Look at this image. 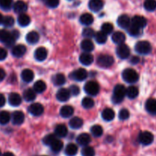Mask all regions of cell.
<instances>
[{
  "label": "cell",
  "instance_id": "1",
  "mask_svg": "<svg viewBox=\"0 0 156 156\" xmlns=\"http://www.w3.org/2000/svg\"><path fill=\"white\" fill-rule=\"evenodd\" d=\"M126 95V88L123 85H117L114 88L112 101L114 104H120Z\"/></svg>",
  "mask_w": 156,
  "mask_h": 156
},
{
  "label": "cell",
  "instance_id": "2",
  "mask_svg": "<svg viewBox=\"0 0 156 156\" xmlns=\"http://www.w3.org/2000/svg\"><path fill=\"white\" fill-rule=\"evenodd\" d=\"M122 77L125 82L129 84L135 83L139 80V74L133 69H125L122 73Z\"/></svg>",
  "mask_w": 156,
  "mask_h": 156
},
{
  "label": "cell",
  "instance_id": "3",
  "mask_svg": "<svg viewBox=\"0 0 156 156\" xmlns=\"http://www.w3.org/2000/svg\"><path fill=\"white\" fill-rule=\"evenodd\" d=\"M15 41L16 39L12 36L11 32L8 31L7 30H0V41L4 43L6 47H12L15 44Z\"/></svg>",
  "mask_w": 156,
  "mask_h": 156
},
{
  "label": "cell",
  "instance_id": "4",
  "mask_svg": "<svg viewBox=\"0 0 156 156\" xmlns=\"http://www.w3.org/2000/svg\"><path fill=\"white\" fill-rule=\"evenodd\" d=\"M135 50L140 54H149L152 51V46L150 43L146 41H139L135 46Z\"/></svg>",
  "mask_w": 156,
  "mask_h": 156
},
{
  "label": "cell",
  "instance_id": "5",
  "mask_svg": "<svg viewBox=\"0 0 156 156\" xmlns=\"http://www.w3.org/2000/svg\"><path fill=\"white\" fill-rule=\"evenodd\" d=\"M98 65L102 68H109L114 64V59L113 56L108 54H101L98 57Z\"/></svg>",
  "mask_w": 156,
  "mask_h": 156
},
{
  "label": "cell",
  "instance_id": "6",
  "mask_svg": "<svg viewBox=\"0 0 156 156\" xmlns=\"http://www.w3.org/2000/svg\"><path fill=\"white\" fill-rule=\"evenodd\" d=\"M84 91L86 94L90 96L97 95L100 91V87L99 85L94 81H90L88 82L84 86Z\"/></svg>",
  "mask_w": 156,
  "mask_h": 156
},
{
  "label": "cell",
  "instance_id": "7",
  "mask_svg": "<svg viewBox=\"0 0 156 156\" xmlns=\"http://www.w3.org/2000/svg\"><path fill=\"white\" fill-rule=\"evenodd\" d=\"M138 140L142 145L149 146V145L152 144L153 142L154 136L152 133L149 132V131H143L140 133Z\"/></svg>",
  "mask_w": 156,
  "mask_h": 156
},
{
  "label": "cell",
  "instance_id": "8",
  "mask_svg": "<svg viewBox=\"0 0 156 156\" xmlns=\"http://www.w3.org/2000/svg\"><path fill=\"white\" fill-rule=\"evenodd\" d=\"M116 52H117V56L122 59H127L129 57V54H130V50H129V47L124 44L119 45L117 47Z\"/></svg>",
  "mask_w": 156,
  "mask_h": 156
},
{
  "label": "cell",
  "instance_id": "9",
  "mask_svg": "<svg viewBox=\"0 0 156 156\" xmlns=\"http://www.w3.org/2000/svg\"><path fill=\"white\" fill-rule=\"evenodd\" d=\"M70 77L76 81L82 82V81L87 79V77H88V73H87V71L85 69L81 68L79 69H76V71L72 73V74L70 75Z\"/></svg>",
  "mask_w": 156,
  "mask_h": 156
},
{
  "label": "cell",
  "instance_id": "10",
  "mask_svg": "<svg viewBox=\"0 0 156 156\" xmlns=\"http://www.w3.org/2000/svg\"><path fill=\"white\" fill-rule=\"evenodd\" d=\"M147 24V21L146 18L140 15H136L131 20V25L136 27L140 29H143Z\"/></svg>",
  "mask_w": 156,
  "mask_h": 156
},
{
  "label": "cell",
  "instance_id": "11",
  "mask_svg": "<svg viewBox=\"0 0 156 156\" xmlns=\"http://www.w3.org/2000/svg\"><path fill=\"white\" fill-rule=\"evenodd\" d=\"M28 111L33 116H41L44 113V107L40 103H34L30 105L28 108Z\"/></svg>",
  "mask_w": 156,
  "mask_h": 156
},
{
  "label": "cell",
  "instance_id": "12",
  "mask_svg": "<svg viewBox=\"0 0 156 156\" xmlns=\"http://www.w3.org/2000/svg\"><path fill=\"white\" fill-rule=\"evenodd\" d=\"M117 24L123 29H128L131 25V20L126 15H122L117 19Z\"/></svg>",
  "mask_w": 156,
  "mask_h": 156
},
{
  "label": "cell",
  "instance_id": "13",
  "mask_svg": "<svg viewBox=\"0 0 156 156\" xmlns=\"http://www.w3.org/2000/svg\"><path fill=\"white\" fill-rule=\"evenodd\" d=\"M47 54H48V53H47V50L45 47H38L34 52V58L36 60L42 62L47 59Z\"/></svg>",
  "mask_w": 156,
  "mask_h": 156
},
{
  "label": "cell",
  "instance_id": "14",
  "mask_svg": "<svg viewBox=\"0 0 156 156\" xmlns=\"http://www.w3.org/2000/svg\"><path fill=\"white\" fill-rule=\"evenodd\" d=\"M24 121V114L21 111H17L12 113V122L14 125H21Z\"/></svg>",
  "mask_w": 156,
  "mask_h": 156
},
{
  "label": "cell",
  "instance_id": "15",
  "mask_svg": "<svg viewBox=\"0 0 156 156\" xmlns=\"http://www.w3.org/2000/svg\"><path fill=\"white\" fill-rule=\"evenodd\" d=\"M70 95H71V93H70L69 90L66 89V88H61L56 93V98L59 101L65 102L69 99Z\"/></svg>",
  "mask_w": 156,
  "mask_h": 156
},
{
  "label": "cell",
  "instance_id": "16",
  "mask_svg": "<svg viewBox=\"0 0 156 156\" xmlns=\"http://www.w3.org/2000/svg\"><path fill=\"white\" fill-rule=\"evenodd\" d=\"M26 53V47L25 46L22 44H18V45L12 47V53L15 57L20 58L24 56Z\"/></svg>",
  "mask_w": 156,
  "mask_h": 156
},
{
  "label": "cell",
  "instance_id": "17",
  "mask_svg": "<svg viewBox=\"0 0 156 156\" xmlns=\"http://www.w3.org/2000/svg\"><path fill=\"white\" fill-rule=\"evenodd\" d=\"M104 2L102 0H90L88 7L91 11L94 12H99L103 8Z\"/></svg>",
  "mask_w": 156,
  "mask_h": 156
},
{
  "label": "cell",
  "instance_id": "18",
  "mask_svg": "<svg viewBox=\"0 0 156 156\" xmlns=\"http://www.w3.org/2000/svg\"><path fill=\"white\" fill-rule=\"evenodd\" d=\"M91 136L88 133H82L77 137L76 141L79 146H87L90 143H91Z\"/></svg>",
  "mask_w": 156,
  "mask_h": 156
},
{
  "label": "cell",
  "instance_id": "19",
  "mask_svg": "<svg viewBox=\"0 0 156 156\" xmlns=\"http://www.w3.org/2000/svg\"><path fill=\"white\" fill-rule=\"evenodd\" d=\"M9 103L13 107H18L21 103V97L18 93H11L9 96Z\"/></svg>",
  "mask_w": 156,
  "mask_h": 156
},
{
  "label": "cell",
  "instance_id": "20",
  "mask_svg": "<svg viewBox=\"0 0 156 156\" xmlns=\"http://www.w3.org/2000/svg\"><path fill=\"white\" fill-rule=\"evenodd\" d=\"M79 61L84 66H89L94 61V57L90 53H84L79 56Z\"/></svg>",
  "mask_w": 156,
  "mask_h": 156
},
{
  "label": "cell",
  "instance_id": "21",
  "mask_svg": "<svg viewBox=\"0 0 156 156\" xmlns=\"http://www.w3.org/2000/svg\"><path fill=\"white\" fill-rule=\"evenodd\" d=\"M13 9L16 13L24 14V12L27 10V5L24 2L19 0L14 4Z\"/></svg>",
  "mask_w": 156,
  "mask_h": 156
},
{
  "label": "cell",
  "instance_id": "22",
  "mask_svg": "<svg viewBox=\"0 0 156 156\" xmlns=\"http://www.w3.org/2000/svg\"><path fill=\"white\" fill-rule=\"evenodd\" d=\"M81 48L82 50L85 52V53H90L92 51L94 48V44L92 41L90 39H85L82 41L81 43Z\"/></svg>",
  "mask_w": 156,
  "mask_h": 156
},
{
  "label": "cell",
  "instance_id": "23",
  "mask_svg": "<svg viewBox=\"0 0 156 156\" xmlns=\"http://www.w3.org/2000/svg\"><path fill=\"white\" fill-rule=\"evenodd\" d=\"M21 77L22 80L25 82H30L33 81L34 77V74L33 71L28 69H26L22 71L21 74Z\"/></svg>",
  "mask_w": 156,
  "mask_h": 156
},
{
  "label": "cell",
  "instance_id": "24",
  "mask_svg": "<svg viewBox=\"0 0 156 156\" xmlns=\"http://www.w3.org/2000/svg\"><path fill=\"white\" fill-rule=\"evenodd\" d=\"M125 40H126L125 34L120 31L115 32V33H114V34L112 35V41L114 44L120 45V44H123V43H124Z\"/></svg>",
  "mask_w": 156,
  "mask_h": 156
},
{
  "label": "cell",
  "instance_id": "25",
  "mask_svg": "<svg viewBox=\"0 0 156 156\" xmlns=\"http://www.w3.org/2000/svg\"><path fill=\"white\" fill-rule=\"evenodd\" d=\"M40 39L39 34L36 31H30L26 36V41L30 44H35L38 42Z\"/></svg>",
  "mask_w": 156,
  "mask_h": 156
},
{
  "label": "cell",
  "instance_id": "26",
  "mask_svg": "<svg viewBox=\"0 0 156 156\" xmlns=\"http://www.w3.org/2000/svg\"><path fill=\"white\" fill-rule=\"evenodd\" d=\"M146 109L149 114H156V99L150 98L146 101Z\"/></svg>",
  "mask_w": 156,
  "mask_h": 156
},
{
  "label": "cell",
  "instance_id": "27",
  "mask_svg": "<svg viewBox=\"0 0 156 156\" xmlns=\"http://www.w3.org/2000/svg\"><path fill=\"white\" fill-rule=\"evenodd\" d=\"M73 113H74V109L73 107L69 106V105H65L60 109V115L63 118L70 117L71 116H73Z\"/></svg>",
  "mask_w": 156,
  "mask_h": 156
},
{
  "label": "cell",
  "instance_id": "28",
  "mask_svg": "<svg viewBox=\"0 0 156 156\" xmlns=\"http://www.w3.org/2000/svg\"><path fill=\"white\" fill-rule=\"evenodd\" d=\"M101 116L105 121H111L115 117V113L111 108H106L102 111Z\"/></svg>",
  "mask_w": 156,
  "mask_h": 156
},
{
  "label": "cell",
  "instance_id": "29",
  "mask_svg": "<svg viewBox=\"0 0 156 156\" xmlns=\"http://www.w3.org/2000/svg\"><path fill=\"white\" fill-rule=\"evenodd\" d=\"M23 98L26 101H33L36 98V92L31 88H27L23 93Z\"/></svg>",
  "mask_w": 156,
  "mask_h": 156
},
{
  "label": "cell",
  "instance_id": "30",
  "mask_svg": "<svg viewBox=\"0 0 156 156\" xmlns=\"http://www.w3.org/2000/svg\"><path fill=\"white\" fill-rule=\"evenodd\" d=\"M67 133H68V129L65 125L59 124L56 126L55 129V135L59 137H65L66 136Z\"/></svg>",
  "mask_w": 156,
  "mask_h": 156
},
{
  "label": "cell",
  "instance_id": "31",
  "mask_svg": "<svg viewBox=\"0 0 156 156\" xmlns=\"http://www.w3.org/2000/svg\"><path fill=\"white\" fill-rule=\"evenodd\" d=\"M82 125H83V120L80 117H73L69 121V126L73 129H79V128L82 127Z\"/></svg>",
  "mask_w": 156,
  "mask_h": 156
},
{
  "label": "cell",
  "instance_id": "32",
  "mask_svg": "<svg viewBox=\"0 0 156 156\" xmlns=\"http://www.w3.org/2000/svg\"><path fill=\"white\" fill-rule=\"evenodd\" d=\"M94 21V18L92 15L89 13H85L81 15L80 22L84 25H90Z\"/></svg>",
  "mask_w": 156,
  "mask_h": 156
},
{
  "label": "cell",
  "instance_id": "33",
  "mask_svg": "<svg viewBox=\"0 0 156 156\" xmlns=\"http://www.w3.org/2000/svg\"><path fill=\"white\" fill-rule=\"evenodd\" d=\"M18 23L21 27H26L30 23V18L26 14H21L18 18Z\"/></svg>",
  "mask_w": 156,
  "mask_h": 156
},
{
  "label": "cell",
  "instance_id": "34",
  "mask_svg": "<svg viewBox=\"0 0 156 156\" xmlns=\"http://www.w3.org/2000/svg\"><path fill=\"white\" fill-rule=\"evenodd\" d=\"M78 152V147L73 143H69L66 146L65 153L67 156H75Z\"/></svg>",
  "mask_w": 156,
  "mask_h": 156
},
{
  "label": "cell",
  "instance_id": "35",
  "mask_svg": "<svg viewBox=\"0 0 156 156\" xmlns=\"http://www.w3.org/2000/svg\"><path fill=\"white\" fill-rule=\"evenodd\" d=\"M47 88V85L42 80H38L34 85V90L36 93H42Z\"/></svg>",
  "mask_w": 156,
  "mask_h": 156
},
{
  "label": "cell",
  "instance_id": "36",
  "mask_svg": "<svg viewBox=\"0 0 156 156\" xmlns=\"http://www.w3.org/2000/svg\"><path fill=\"white\" fill-rule=\"evenodd\" d=\"M66 79L65 76L62 73H58V74L55 75L53 79V83L56 86H60V85H64L66 83Z\"/></svg>",
  "mask_w": 156,
  "mask_h": 156
},
{
  "label": "cell",
  "instance_id": "37",
  "mask_svg": "<svg viewBox=\"0 0 156 156\" xmlns=\"http://www.w3.org/2000/svg\"><path fill=\"white\" fill-rule=\"evenodd\" d=\"M139 89L136 86H129L126 89V95L129 98L133 99L138 96Z\"/></svg>",
  "mask_w": 156,
  "mask_h": 156
},
{
  "label": "cell",
  "instance_id": "38",
  "mask_svg": "<svg viewBox=\"0 0 156 156\" xmlns=\"http://www.w3.org/2000/svg\"><path fill=\"white\" fill-rule=\"evenodd\" d=\"M62 147H63V143L61 140L56 139L54 142L51 144L50 148H51L52 151L54 152H59L62 150Z\"/></svg>",
  "mask_w": 156,
  "mask_h": 156
},
{
  "label": "cell",
  "instance_id": "39",
  "mask_svg": "<svg viewBox=\"0 0 156 156\" xmlns=\"http://www.w3.org/2000/svg\"><path fill=\"white\" fill-rule=\"evenodd\" d=\"M11 115L7 111H1L0 112V124L5 125L10 121Z\"/></svg>",
  "mask_w": 156,
  "mask_h": 156
},
{
  "label": "cell",
  "instance_id": "40",
  "mask_svg": "<svg viewBox=\"0 0 156 156\" xmlns=\"http://www.w3.org/2000/svg\"><path fill=\"white\" fill-rule=\"evenodd\" d=\"M82 105L83 108H85V109H91V108H92L94 105V100L90 97L85 98L82 99Z\"/></svg>",
  "mask_w": 156,
  "mask_h": 156
},
{
  "label": "cell",
  "instance_id": "41",
  "mask_svg": "<svg viewBox=\"0 0 156 156\" xmlns=\"http://www.w3.org/2000/svg\"><path fill=\"white\" fill-rule=\"evenodd\" d=\"M91 133L94 136L100 137L103 134V128L100 125H94L91 128Z\"/></svg>",
  "mask_w": 156,
  "mask_h": 156
},
{
  "label": "cell",
  "instance_id": "42",
  "mask_svg": "<svg viewBox=\"0 0 156 156\" xmlns=\"http://www.w3.org/2000/svg\"><path fill=\"white\" fill-rule=\"evenodd\" d=\"M144 8L149 12H152L156 9V0H146L144 2Z\"/></svg>",
  "mask_w": 156,
  "mask_h": 156
},
{
  "label": "cell",
  "instance_id": "43",
  "mask_svg": "<svg viewBox=\"0 0 156 156\" xmlns=\"http://www.w3.org/2000/svg\"><path fill=\"white\" fill-rule=\"evenodd\" d=\"M95 40L97 41V43L100 44H105L107 41V34H105V33H103L102 31H98L95 34Z\"/></svg>",
  "mask_w": 156,
  "mask_h": 156
},
{
  "label": "cell",
  "instance_id": "44",
  "mask_svg": "<svg viewBox=\"0 0 156 156\" xmlns=\"http://www.w3.org/2000/svg\"><path fill=\"white\" fill-rule=\"evenodd\" d=\"M56 136L55 134H49L47 135L44 139H43V143L44 144L47 145V146H51L52 143L56 140Z\"/></svg>",
  "mask_w": 156,
  "mask_h": 156
},
{
  "label": "cell",
  "instance_id": "45",
  "mask_svg": "<svg viewBox=\"0 0 156 156\" xmlns=\"http://www.w3.org/2000/svg\"><path fill=\"white\" fill-rule=\"evenodd\" d=\"M82 156H94L95 155V151L94 148L91 146H85L82 150Z\"/></svg>",
  "mask_w": 156,
  "mask_h": 156
},
{
  "label": "cell",
  "instance_id": "46",
  "mask_svg": "<svg viewBox=\"0 0 156 156\" xmlns=\"http://www.w3.org/2000/svg\"><path fill=\"white\" fill-rule=\"evenodd\" d=\"M113 30H114V26L111 23L106 22L102 24L101 31L105 33V34H110L111 33H112Z\"/></svg>",
  "mask_w": 156,
  "mask_h": 156
},
{
  "label": "cell",
  "instance_id": "47",
  "mask_svg": "<svg viewBox=\"0 0 156 156\" xmlns=\"http://www.w3.org/2000/svg\"><path fill=\"white\" fill-rule=\"evenodd\" d=\"M12 6V0H0V8L2 10H10Z\"/></svg>",
  "mask_w": 156,
  "mask_h": 156
},
{
  "label": "cell",
  "instance_id": "48",
  "mask_svg": "<svg viewBox=\"0 0 156 156\" xmlns=\"http://www.w3.org/2000/svg\"><path fill=\"white\" fill-rule=\"evenodd\" d=\"M15 24V20L12 16H5L3 19L2 24L5 27H12Z\"/></svg>",
  "mask_w": 156,
  "mask_h": 156
},
{
  "label": "cell",
  "instance_id": "49",
  "mask_svg": "<svg viewBox=\"0 0 156 156\" xmlns=\"http://www.w3.org/2000/svg\"><path fill=\"white\" fill-rule=\"evenodd\" d=\"M127 30L129 34L133 37H137L141 34V29L138 28L136 27H134L133 25H130V27L127 29Z\"/></svg>",
  "mask_w": 156,
  "mask_h": 156
},
{
  "label": "cell",
  "instance_id": "50",
  "mask_svg": "<svg viewBox=\"0 0 156 156\" xmlns=\"http://www.w3.org/2000/svg\"><path fill=\"white\" fill-rule=\"evenodd\" d=\"M82 35H83L85 37H87L88 39H90V38L95 36V32H94V30H93V29L89 28V27H87V28H85L83 30H82Z\"/></svg>",
  "mask_w": 156,
  "mask_h": 156
},
{
  "label": "cell",
  "instance_id": "51",
  "mask_svg": "<svg viewBox=\"0 0 156 156\" xmlns=\"http://www.w3.org/2000/svg\"><path fill=\"white\" fill-rule=\"evenodd\" d=\"M129 117V112L127 109H122L119 112V118L121 120H126Z\"/></svg>",
  "mask_w": 156,
  "mask_h": 156
},
{
  "label": "cell",
  "instance_id": "52",
  "mask_svg": "<svg viewBox=\"0 0 156 156\" xmlns=\"http://www.w3.org/2000/svg\"><path fill=\"white\" fill-rule=\"evenodd\" d=\"M46 4L49 8L54 9L59 5V0H46Z\"/></svg>",
  "mask_w": 156,
  "mask_h": 156
},
{
  "label": "cell",
  "instance_id": "53",
  "mask_svg": "<svg viewBox=\"0 0 156 156\" xmlns=\"http://www.w3.org/2000/svg\"><path fill=\"white\" fill-rule=\"evenodd\" d=\"M69 91L71 93V94H73V96H76L80 93V88L79 86L76 85H73L69 87Z\"/></svg>",
  "mask_w": 156,
  "mask_h": 156
},
{
  "label": "cell",
  "instance_id": "54",
  "mask_svg": "<svg viewBox=\"0 0 156 156\" xmlns=\"http://www.w3.org/2000/svg\"><path fill=\"white\" fill-rule=\"evenodd\" d=\"M7 51L5 48H2V47H0V61H2L7 57Z\"/></svg>",
  "mask_w": 156,
  "mask_h": 156
},
{
  "label": "cell",
  "instance_id": "55",
  "mask_svg": "<svg viewBox=\"0 0 156 156\" xmlns=\"http://www.w3.org/2000/svg\"><path fill=\"white\" fill-rule=\"evenodd\" d=\"M5 104V98L2 94L0 93V108L3 107Z\"/></svg>",
  "mask_w": 156,
  "mask_h": 156
},
{
  "label": "cell",
  "instance_id": "56",
  "mask_svg": "<svg viewBox=\"0 0 156 156\" xmlns=\"http://www.w3.org/2000/svg\"><path fill=\"white\" fill-rule=\"evenodd\" d=\"M140 58L138 56H133L130 59V62L132 64H137L140 62Z\"/></svg>",
  "mask_w": 156,
  "mask_h": 156
},
{
  "label": "cell",
  "instance_id": "57",
  "mask_svg": "<svg viewBox=\"0 0 156 156\" xmlns=\"http://www.w3.org/2000/svg\"><path fill=\"white\" fill-rule=\"evenodd\" d=\"M5 72L4 69L0 68V82H2L5 79Z\"/></svg>",
  "mask_w": 156,
  "mask_h": 156
},
{
  "label": "cell",
  "instance_id": "58",
  "mask_svg": "<svg viewBox=\"0 0 156 156\" xmlns=\"http://www.w3.org/2000/svg\"><path fill=\"white\" fill-rule=\"evenodd\" d=\"M2 156H15L13 153H12V152H5L4 154H3Z\"/></svg>",
  "mask_w": 156,
  "mask_h": 156
},
{
  "label": "cell",
  "instance_id": "59",
  "mask_svg": "<svg viewBox=\"0 0 156 156\" xmlns=\"http://www.w3.org/2000/svg\"><path fill=\"white\" fill-rule=\"evenodd\" d=\"M3 19H4V17H3V15L0 13V24H2Z\"/></svg>",
  "mask_w": 156,
  "mask_h": 156
},
{
  "label": "cell",
  "instance_id": "60",
  "mask_svg": "<svg viewBox=\"0 0 156 156\" xmlns=\"http://www.w3.org/2000/svg\"><path fill=\"white\" fill-rule=\"evenodd\" d=\"M2 155V154H1V151H0V156Z\"/></svg>",
  "mask_w": 156,
  "mask_h": 156
},
{
  "label": "cell",
  "instance_id": "61",
  "mask_svg": "<svg viewBox=\"0 0 156 156\" xmlns=\"http://www.w3.org/2000/svg\"><path fill=\"white\" fill-rule=\"evenodd\" d=\"M69 1H72V0H69Z\"/></svg>",
  "mask_w": 156,
  "mask_h": 156
},
{
  "label": "cell",
  "instance_id": "62",
  "mask_svg": "<svg viewBox=\"0 0 156 156\" xmlns=\"http://www.w3.org/2000/svg\"><path fill=\"white\" fill-rule=\"evenodd\" d=\"M43 156H47V155H43Z\"/></svg>",
  "mask_w": 156,
  "mask_h": 156
}]
</instances>
